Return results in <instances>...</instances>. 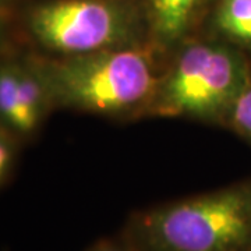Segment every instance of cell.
Listing matches in <instances>:
<instances>
[{
  "label": "cell",
  "instance_id": "1",
  "mask_svg": "<svg viewBox=\"0 0 251 251\" xmlns=\"http://www.w3.org/2000/svg\"><path fill=\"white\" fill-rule=\"evenodd\" d=\"M34 60L52 108L135 119L147 116L166 57L145 44Z\"/></svg>",
  "mask_w": 251,
  "mask_h": 251
},
{
  "label": "cell",
  "instance_id": "2",
  "mask_svg": "<svg viewBox=\"0 0 251 251\" xmlns=\"http://www.w3.org/2000/svg\"><path fill=\"white\" fill-rule=\"evenodd\" d=\"M122 236L134 251H251V177L137 211Z\"/></svg>",
  "mask_w": 251,
  "mask_h": 251
},
{
  "label": "cell",
  "instance_id": "3",
  "mask_svg": "<svg viewBox=\"0 0 251 251\" xmlns=\"http://www.w3.org/2000/svg\"><path fill=\"white\" fill-rule=\"evenodd\" d=\"M250 77L249 56L216 38L198 34L166 57L147 116L225 127Z\"/></svg>",
  "mask_w": 251,
  "mask_h": 251
},
{
  "label": "cell",
  "instance_id": "4",
  "mask_svg": "<svg viewBox=\"0 0 251 251\" xmlns=\"http://www.w3.org/2000/svg\"><path fill=\"white\" fill-rule=\"evenodd\" d=\"M27 28L53 56L151 44L141 0H50L28 11Z\"/></svg>",
  "mask_w": 251,
  "mask_h": 251
},
{
  "label": "cell",
  "instance_id": "5",
  "mask_svg": "<svg viewBox=\"0 0 251 251\" xmlns=\"http://www.w3.org/2000/svg\"><path fill=\"white\" fill-rule=\"evenodd\" d=\"M150 42L165 57L202 32L215 0H141Z\"/></svg>",
  "mask_w": 251,
  "mask_h": 251
},
{
  "label": "cell",
  "instance_id": "6",
  "mask_svg": "<svg viewBox=\"0 0 251 251\" xmlns=\"http://www.w3.org/2000/svg\"><path fill=\"white\" fill-rule=\"evenodd\" d=\"M251 59V0H215L202 28Z\"/></svg>",
  "mask_w": 251,
  "mask_h": 251
},
{
  "label": "cell",
  "instance_id": "7",
  "mask_svg": "<svg viewBox=\"0 0 251 251\" xmlns=\"http://www.w3.org/2000/svg\"><path fill=\"white\" fill-rule=\"evenodd\" d=\"M18 73L20 60L0 64V120L11 131L28 135Z\"/></svg>",
  "mask_w": 251,
  "mask_h": 251
},
{
  "label": "cell",
  "instance_id": "8",
  "mask_svg": "<svg viewBox=\"0 0 251 251\" xmlns=\"http://www.w3.org/2000/svg\"><path fill=\"white\" fill-rule=\"evenodd\" d=\"M225 127L251 145V77L230 109Z\"/></svg>",
  "mask_w": 251,
  "mask_h": 251
},
{
  "label": "cell",
  "instance_id": "9",
  "mask_svg": "<svg viewBox=\"0 0 251 251\" xmlns=\"http://www.w3.org/2000/svg\"><path fill=\"white\" fill-rule=\"evenodd\" d=\"M14 158V148L9 138L0 134V183L4 180L10 171Z\"/></svg>",
  "mask_w": 251,
  "mask_h": 251
},
{
  "label": "cell",
  "instance_id": "10",
  "mask_svg": "<svg viewBox=\"0 0 251 251\" xmlns=\"http://www.w3.org/2000/svg\"><path fill=\"white\" fill-rule=\"evenodd\" d=\"M87 251H134L133 247L126 242L125 237L120 236L116 239H100L92 244Z\"/></svg>",
  "mask_w": 251,
  "mask_h": 251
},
{
  "label": "cell",
  "instance_id": "11",
  "mask_svg": "<svg viewBox=\"0 0 251 251\" xmlns=\"http://www.w3.org/2000/svg\"><path fill=\"white\" fill-rule=\"evenodd\" d=\"M3 36H4V24H3V21H1V18H0V44H1V41H3Z\"/></svg>",
  "mask_w": 251,
  "mask_h": 251
},
{
  "label": "cell",
  "instance_id": "12",
  "mask_svg": "<svg viewBox=\"0 0 251 251\" xmlns=\"http://www.w3.org/2000/svg\"><path fill=\"white\" fill-rule=\"evenodd\" d=\"M0 1H4V0H0Z\"/></svg>",
  "mask_w": 251,
  "mask_h": 251
}]
</instances>
